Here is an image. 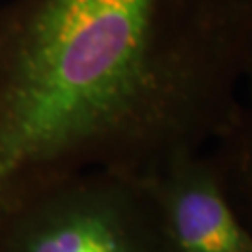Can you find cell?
I'll use <instances>...</instances> for the list:
<instances>
[{
  "label": "cell",
  "instance_id": "6da1fadb",
  "mask_svg": "<svg viewBox=\"0 0 252 252\" xmlns=\"http://www.w3.org/2000/svg\"><path fill=\"white\" fill-rule=\"evenodd\" d=\"M251 49L252 0L0 4V202L215 142Z\"/></svg>",
  "mask_w": 252,
  "mask_h": 252
},
{
  "label": "cell",
  "instance_id": "7a4b0ae2",
  "mask_svg": "<svg viewBox=\"0 0 252 252\" xmlns=\"http://www.w3.org/2000/svg\"><path fill=\"white\" fill-rule=\"evenodd\" d=\"M36 192L2 252H164L136 174L77 172Z\"/></svg>",
  "mask_w": 252,
  "mask_h": 252
},
{
  "label": "cell",
  "instance_id": "3957f363",
  "mask_svg": "<svg viewBox=\"0 0 252 252\" xmlns=\"http://www.w3.org/2000/svg\"><path fill=\"white\" fill-rule=\"evenodd\" d=\"M136 176L153 204L164 252H252V230L213 155L180 152Z\"/></svg>",
  "mask_w": 252,
  "mask_h": 252
},
{
  "label": "cell",
  "instance_id": "277c9868",
  "mask_svg": "<svg viewBox=\"0 0 252 252\" xmlns=\"http://www.w3.org/2000/svg\"><path fill=\"white\" fill-rule=\"evenodd\" d=\"M213 159L234 206L252 217V110L247 105L217 136Z\"/></svg>",
  "mask_w": 252,
  "mask_h": 252
},
{
  "label": "cell",
  "instance_id": "5b68a950",
  "mask_svg": "<svg viewBox=\"0 0 252 252\" xmlns=\"http://www.w3.org/2000/svg\"><path fill=\"white\" fill-rule=\"evenodd\" d=\"M243 84H245V88H247V94H249V105H247V107L252 110V49H251V53H249L247 67H245Z\"/></svg>",
  "mask_w": 252,
  "mask_h": 252
}]
</instances>
